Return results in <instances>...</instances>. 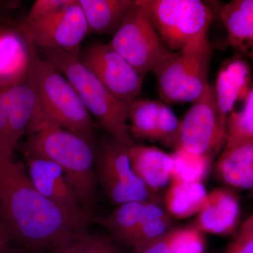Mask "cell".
<instances>
[{"mask_svg":"<svg viewBox=\"0 0 253 253\" xmlns=\"http://www.w3.org/2000/svg\"><path fill=\"white\" fill-rule=\"evenodd\" d=\"M109 43L144 78L170 52L136 0Z\"/></svg>","mask_w":253,"mask_h":253,"instance_id":"9","label":"cell"},{"mask_svg":"<svg viewBox=\"0 0 253 253\" xmlns=\"http://www.w3.org/2000/svg\"><path fill=\"white\" fill-rule=\"evenodd\" d=\"M208 194L203 183L171 181L164 196L166 211L176 219L196 215L204 206Z\"/></svg>","mask_w":253,"mask_h":253,"instance_id":"23","label":"cell"},{"mask_svg":"<svg viewBox=\"0 0 253 253\" xmlns=\"http://www.w3.org/2000/svg\"><path fill=\"white\" fill-rule=\"evenodd\" d=\"M30 75V74H29ZM38 102L36 92L28 76L27 79L9 89L6 154L14 158L20 139L27 131L36 112Z\"/></svg>","mask_w":253,"mask_h":253,"instance_id":"18","label":"cell"},{"mask_svg":"<svg viewBox=\"0 0 253 253\" xmlns=\"http://www.w3.org/2000/svg\"><path fill=\"white\" fill-rule=\"evenodd\" d=\"M71 0H36L32 5L25 22H33L49 16L71 2Z\"/></svg>","mask_w":253,"mask_h":253,"instance_id":"29","label":"cell"},{"mask_svg":"<svg viewBox=\"0 0 253 253\" xmlns=\"http://www.w3.org/2000/svg\"><path fill=\"white\" fill-rule=\"evenodd\" d=\"M3 213L2 208H1V202H0V219H2Z\"/></svg>","mask_w":253,"mask_h":253,"instance_id":"33","label":"cell"},{"mask_svg":"<svg viewBox=\"0 0 253 253\" xmlns=\"http://www.w3.org/2000/svg\"><path fill=\"white\" fill-rule=\"evenodd\" d=\"M96 174L105 194L116 206L136 201L159 203L131 167L129 147L108 134L96 149Z\"/></svg>","mask_w":253,"mask_h":253,"instance_id":"7","label":"cell"},{"mask_svg":"<svg viewBox=\"0 0 253 253\" xmlns=\"http://www.w3.org/2000/svg\"><path fill=\"white\" fill-rule=\"evenodd\" d=\"M12 239L9 226L0 219V253H9V243Z\"/></svg>","mask_w":253,"mask_h":253,"instance_id":"31","label":"cell"},{"mask_svg":"<svg viewBox=\"0 0 253 253\" xmlns=\"http://www.w3.org/2000/svg\"><path fill=\"white\" fill-rule=\"evenodd\" d=\"M208 33L195 37L181 51H170L153 71L163 101L194 102L210 85L213 49Z\"/></svg>","mask_w":253,"mask_h":253,"instance_id":"5","label":"cell"},{"mask_svg":"<svg viewBox=\"0 0 253 253\" xmlns=\"http://www.w3.org/2000/svg\"><path fill=\"white\" fill-rule=\"evenodd\" d=\"M37 54L36 46L16 26L0 27V91L27 79Z\"/></svg>","mask_w":253,"mask_h":253,"instance_id":"14","label":"cell"},{"mask_svg":"<svg viewBox=\"0 0 253 253\" xmlns=\"http://www.w3.org/2000/svg\"><path fill=\"white\" fill-rule=\"evenodd\" d=\"M29 79L38 102L33 118L93 139L91 115L72 84L51 61L37 54Z\"/></svg>","mask_w":253,"mask_h":253,"instance_id":"4","label":"cell"},{"mask_svg":"<svg viewBox=\"0 0 253 253\" xmlns=\"http://www.w3.org/2000/svg\"><path fill=\"white\" fill-rule=\"evenodd\" d=\"M225 253H253V208L239 226Z\"/></svg>","mask_w":253,"mask_h":253,"instance_id":"28","label":"cell"},{"mask_svg":"<svg viewBox=\"0 0 253 253\" xmlns=\"http://www.w3.org/2000/svg\"><path fill=\"white\" fill-rule=\"evenodd\" d=\"M136 0H78L89 33L114 34Z\"/></svg>","mask_w":253,"mask_h":253,"instance_id":"22","label":"cell"},{"mask_svg":"<svg viewBox=\"0 0 253 253\" xmlns=\"http://www.w3.org/2000/svg\"><path fill=\"white\" fill-rule=\"evenodd\" d=\"M9 253H26L21 252V251H11V252H10Z\"/></svg>","mask_w":253,"mask_h":253,"instance_id":"34","label":"cell"},{"mask_svg":"<svg viewBox=\"0 0 253 253\" xmlns=\"http://www.w3.org/2000/svg\"><path fill=\"white\" fill-rule=\"evenodd\" d=\"M251 67L245 60L226 61L218 72L214 87L217 106L223 116L229 117L239 101H244L251 87Z\"/></svg>","mask_w":253,"mask_h":253,"instance_id":"17","label":"cell"},{"mask_svg":"<svg viewBox=\"0 0 253 253\" xmlns=\"http://www.w3.org/2000/svg\"><path fill=\"white\" fill-rule=\"evenodd\" d=\"M16 2L11 3L10 1H0V14L2 12L3 10L4 9H9V8H11V4H15Z\"/></svg>","mask_w":253,"mask_h":253,"instance_id":"32","label":"cell"},{"mask_svg":"<svg viewBox=\"0 0 253 253\" xmlns=\"http://www.w3.org/2000/svg\"><path fill=\"white\" fill-rule=\"evenodd\" d=\"M234 189L219 187L208 193L193 226L203 234L234 235L240 226L241 210L239 196Z\"/></svg>","mask_w":253,"mask_h":253,"instance_id":"15","label":"cell"},{"mask_svg":"<svg viewBox=\"0 0 253 253\" xmlns=\"http://www.w3.org/2000/svg\"><path fill=\"white\" fill-rule=\"evenodd\" d=\"M82 63L118 101L129 106L141 94L144 77L110 43H92L81 51Z\"/></svg>","mask_w":253,"mask_h":253,"instance_id":"11","label":"cell"},{"mask_svg":"<svg viewBox=\"0 0 253 253\" xmlns=\"http://www.w3.org/2000/svg\"><path fill=\"white\" fill-rule=\"evenodd\" d=\"M26 157L28 176L35 188L68 214L89 224L91 216L82 206L63 169L46 158L30 155Z\"/></svg>","mask_w":253,"mask_h":253,"instance_id":"13","label":"cell"},{"mask_svg":"<svg viewBox=\"0 0 253 253\" xmlns=\"http://www.w3.org/2000/svg\"><path fill=\"white\" fill-rule=\"evenodd\" d=\"M131 167L138 177L155 195L172 181V154L155 146L136 144L129 147Z\"/></svg>","mask_w":253,"mask_h":253,"instance_id":"16","label":"cell"},{"mask_svg":"<svg viewBox=\"0 0 253 253\" xmlns=\"http://www.w3.org/2000/svg\"><path fill=\"white\" fill-rule=\"evenodd\" d=\"M8 116H9V89L0 91V155L6 157H9L6 154V149Z\"/></svg>","mask_w":253,"mask_h":253,"instance_id":"30","label":"cell"},{"mask_svg":"<svg viewBox=\"0 0 253 253\" xmlns=\"http://www.w3.org/2000/svg\"><path fill=\"white\" fill-rule=\"evenodd\" d=\"M204 234L194 226L172 228L161 237L133 249L132 253H204Z\"/></svg>","mask_w":253,"mask_h":253,"instance_id":"24","label":"cell"},{"mask_svg":"<svg viewBox=\"0 0 253 253\" xmlns=\"http://www.w3.org/2000/svg\"><path fill=\"white\" fill-rule=\"evenodd\" d=\"M172 181L201 182L206 179L213 160L208 156L196 154L177 148L172 153Z\"/></svg>","mask_w":253,"mask_h":253,"instance_id":"25","label":"cell"},{"mask_svg":"<svg viewBox=\"0 0 253 253\" xmlns=\"http://www.w3.org/2000/svg\"><path fill=\"white\" fill-rule=\"evenodd\" d=\"M227 123L228 118L218 107L214 87L210 84L181 120L178 148L213 160L225 148Z\"/></svg>","mask_w":253,"mask_h":253,"instance_id":"8","label":"cell"},{"mask_svg":"<svg viewBox=\"0 0 253 253\" xmlns=\"http://www.w3.org/2000/svg\"><path fill=\"white\" fill-rule=\"evenodd\" d=\"M219 17L229 44L253 64V0H234L224 4Z\"/></svg>","mask_w":253,"mask_h":253,"instance_id":"20","label":"cell"},{"mask_svg":"<svg viewBox=\"0 0 253 253\" xmlns=\"http://www.w3.org/2000/svg\"><path fill=\"white\" fill-rule=\"evenodd\" d=\"M50 251L51 253H122L111 238L89 234L86 231L68 236Z\"/></svg>","mask_w":253,"mask_h":253,"instance_id":"26","label":"cell"},{"mask_svg":"<svg viewBox=\"0 0 253 253\" xmlns=\"http://www.w3.org/2000/svg\"><path fill=\"white\" fill-rule=\"evenodd\" d=\"M25 155L46 158L63 169L88 214L96 194L94 140L34 118L28 126Z\"/></svg>","mask_w":253,"mask_h":253,"instance_id":"2","label":"cell"},{"mask_svg":"<svg viewBox=\"0 0 253 253\" xmlns=\"http://www.w3.org/2000/svg\"><path fill=\"white\" fill-rule=\"evenodd\" d=\"M163 209L159 203L136 201L119 205L109 215L99 222L116 241L129 246L133 236L151 216Z\"/></svg>","mask_w":253,"mask_h":253,"instance_id":"19","label":"cell"},{"mask_svg":"<svg viewBox=\"0 0 253 253\" xmlns=\"http://www.w3.org/2000/svg\"><path fill=\"white\" fill-rule=\"evenodd\" d=\"M142 6L164 45L181 51L193 38L208 31L211 9L199 0H136Z\"/></svg>","mask_w":253,"mask_h":253,"instance_id":"6","label":"cell"},{"mask_svg":"<svg viewBox=\"0 0 253 253\" xmlns=\"http://www.w3.org/2000/svg\"><path fill=\"white\" fill-rule=\"evenodd\" d=\"M36 47L63 50L80 57L81 44L89 31L78 0L49 16L33 21H21L16 26Z\"/></svg>","mask_w":253,"mask_h":253,"instance_id":"10","label":"cell"},{"mask_svg":"<svg viewBox=\"0 0 253 253\" xmlns=\"http://www.w3.org/2000/svg\"><path fill=\"white\" fill-rule=\"evenodd\" d=\"M44 58L59 70L75 88L102 129L130 147L134 144L128 124V106L114 97L79 58L63 50L40 48Z\"/></svg>","mask_w":253,"mask_h":253,"instance_id":"3","label":"cell"},{"mask_svg":"<svg viewBox=\"0 0 253 253\" xmlns=\"http://www.w3.org/2000/svg\"><path fill=\"white\" fill-rule=\"evenodd\" d=\"M214 171L218 179L229 187L253 190V141L224 148Z\"/></svg>","mask_w":253,"mask_h":253,"instance_id":"21","label":"cell"},{"mask_svg":"<svg viewBox=\"0 0 253 253\" xmlns=\"http://www.w3.org/2000/svg\"><path fill=\"white\" fill-rule=\"evenodd\" d=\"M128 121L131 137L177 149L181 121L167 105L138 98L128 106Z\"/></svg>","mask_w":253,"mask_h":253,"instance_id":"12","label":"cell"},{"mask_svg":"<svg viewBox=\"0 0 253 253\" xmlns=\"http://www.w3.org/2000/svg\"><path fill=\"white\" fill-rule=\"evenodd\" d=\"M0 202L2 220L12 238L33 252L51 250L87 223L73 217L35 188L21 163L0 155Z\"/></svg>","mask_w":253,"mask_h":253,"instance_id":"1","label":"cell"},{"mask_svg":"<svg viewBox=\"0 0 253 253\" xmlns=\"http://www.w3.org/2000/svg\"><path fill=\"white\" fill-rule=\"evenodd\" d=\"M253 141V82L239 111H232L228 117L227 138L225 147Z\"/></svg>","mask_w":253,"mask_h":253,"instance_id":"27","label":"cell"}]
</instances>
